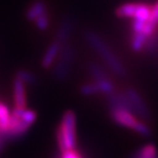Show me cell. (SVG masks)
<instances>
[{
	"label": "cell",
	"mask_w": 158,
	"mask_h": 158,
	"mask_svg": "<svg viewBox=\"0 0 158 158\" xmlns=\"http://www.w3.org/2000/svg\"><path fill=\"white\" fill-rule=\"evenodd\" d=\"M107 100H108L110 108H122V109L129 110V111L132 112L131 105V103H129V100L127 96H126L125 91L122 93V91L114 90L113 93L109 94L108 96H107Z\"/></svg>",
	"instance_id": "10"
},
{
	"label": "cell",
	"mask_w": 158,
	"mask_h": 158,
	"mask_svg": "<svg viewBox=\"0 0 158 158\" xmlns=\"http://www.w3.org/2000/svg\"><path fill=\"white\" fill-rule=\"evenodd\" d=\"M110 115L117 124L134 129L135 132L143 137H149L151 135V129L149 126L144 121L139 120L135 113L129 110L122 108H110Z\"/></svg>",
	"instance_id": "3"
},
{
	"label": "cell",
	"mask_w": 158,
	"mask_h": 158,
	"mask_svg": "<svg viewBox=\"0 0 158 158\" xmlns=\"http://www.w3.org/2000/svg\"><path fill=\"white\" fill-rule=\"evenodd\" d=\"M125 94L127 96L129 103L131 105L132 108V112L135 113V115H139L140 117L143 119H146L150 116V112L149 109L145 103L144 99L142 98L139 91H137L135 88H127L125 90Z\"/></svg>",
	"instance_id": "7"
},
{
	"label": "cell",
	"mask_w": 158,
	"mask_h": 158,
	"mask_svg": "<svg viewBox=\"0 0 158 158\" xmlns=\"http://www.w3.org/2000/svg\"><path fill=\"white\" fill-rule=\"evenodd\" d=\"M62 46H63V44L56 39H55L49 44L42 56V60H41V66H42L44 69H49L52 67V65L55 64L56 58H58Z\"/></svg>",
	"instance_id": "8"
},
{
	"label": "cell",
	"mask_w": 158,
	"mask_h": 158,
	"mask_svg": "<svg viewBox=\"0 0 158 158\" xmlns=\"http://www.w3.org/2000/svg\"><path fill=\"white\" fill-rule=\"evenodd\" d=\"M146 40H147V36H145L144 34L132 32V35L131 38V48L132 52H141L145 47Z\"/></svg>",
	"instance_id": "13"
},
{
	"label": "cell",
	"mask_w": 158,
	"mask_h": 158,
	"mask_svg": "<svg viewBox=\"0 0 158 158\" xmlns=\"http://www.w3.org/2000/svg\"><path fill=\"white\" fill-rule=\"evenodd\" d=\"M44 12H47V5L43 0H35L32 2L26 11V19L30 22H34Z\"/></svg>",
	"instance_id": "12"
},
{
	"label": "cell",
	"mask_w": 158,
	"mask_h": 158,
	"mask_svg": "<svg viewBox=\"0 0 158 158\" xmlns=\"http://www.w3.org/2000/svg\"><path fill=\"white\" fill-rule=\"evenodd\" d=\"M36 113L33 111V110H30V109H25L23 113H22V116H21V118L23 121L25 122H27L28 124H30V125H32L34 122H35V120H36Z\"/></svg>",
	"instance_id": "20"
},
{
	"label": "cell",
	"mask_w": 158,
	"mask_h": 158,
	"mask_svg": "<svg viewBox=\"0 0 158 158\" xmlns=\"http://www.w3.org/2000/svg\"><path fill=\"white\" fill-rule=\"evenodd\" d=\"M152 7H153V8H155L156 10H158V1H157L154 5H152Z\"/></svg>",
	"instance_id": "22"
},
{
	"label": "cell",
	"mask_w": 158,
	"mask_h": 158,
	"mask_svg": "<svg viewBox=\"0 0 158 158\" xmlns=\"http://www.w3.org/2000/svg\"><path fill=\"white\" fill-rule=\"evenodd\" d=\"M56 141L62 152L76 147V115L71 110L63 115L56 132Z\"/></svg>",
	"instance_id": "2"
},
{
	"label": "cell",
	"mask_w": 158,
	"mask_h": 158,
	"mask_svg": "<svg viewBox=\"0 0 158 158\" xmlns=\"http://www.w3.org/2000/svg\"><path fill=\"white\" fill-rule=\"evenodd\" d=\"M14 103L15 109L24 110L27 107L26 84L17 77L14 80Z\"/></svg>",
	"instance_id": "9"
},
{
	"label": "cell",
	"mask_w": 158,
	"mask_h": 158,
	"mask_svg": "<svg viewBox=\"0 0 158 158\" xmlns=\"http://www.w3.org/2000/svg\"><path fill=\"white\" fill-rule=\"evenodd\" d=\"M151 7L146 3L127 2L118 6L115 10V15L121 19H131L137 21H147L150 17Z\"/></svg>",
	"instance_id": "5"
},
{
	"label": "cell",
	"mask_w": 158,
	"mask_h": 158,
	"mask_svg": "<svg viewBox=\"0 0 158 158\" xmlns=\"http://www.w3.org/2000/svg\"><path fill=\"white\" fill-rule=\"evenodd\" d=\"M15 77L22 80L25 84H34L36 82V77L33 73L27 70H20L18 71Z\"/></svg>",
	"instance_id": "18"
},
{
	"label": "cell",
	"mask_w": 158,
	"mask_h": 158,
	"mask_svg": "<svg viewBox=\"0 0 158 158\" xmlns=\"http://www.w3.org/2000/svg\"><path fill=\"white\" fill-rule=\"evenodd\" d=\"M73 28H74V23L70 18H66L64 19L56 31V39L60 41L62 44L67 43L68 39L70 38L72 32H73Z\"/></svg>",
	"instance_id": "11"
},
{
	"label": "cell",
	"mask_w": 158,
	"mask_h": 158,
	"mask_svg": "<svg viewBox=\"0 0 158 158\" xmlns=\"http://www.w3.org/2000/svg\"><path fill=\"white\" fill-rule=\"evenodd\" d=\"M85 39L89 46L94 50V52L100 56L107 67L113 73L119 77H124L126 75V69L119 59V56L113 52L108 43L101 37L99 34L93 31H88L85 33Z\"/></svg>",
	"instance_id": "1"
},
{
	"label": "cell",
	"mask_w": 158,
	"mask_h": 158,
	"mask_svg": "<svg viewBox=\"0 0 158 158\" xmlns=\"http://www.w3.org/2000/svg\"><path fill=\"white\" fill-rule=\"evenodd\" d=\"M157 47H158V36L156 33H153L152 35L147 37L146 44H145L144 49L146 50L147 52L152 53L154 52H156Z\"/></svg>",
	"instance_id": "19"
},
{
	"label": "cell",
	"mask_w": 158,
	"mask_h": 158,
	"mask_svg": "<svg viewBox=\"0 0 158 158\" xmlns=\"http://www.w3.org/2000/svg\"><path fill=\"white\" fill-rule=\"evenodd\" d=\"M88 71L94 78V81L98 84L100 88V93L108 96L109 94L115 90V86L112 80L107 76L105 70L97 63L91 62L88 65Z\"/></svg>",
	"instance_id": "6"
},
{
	"label": "cell",
	"mask_w": 158,
	"mask_h": 158,
	"mask_svg": "<svg viewBox=\"0 0 158 158\" xmlns=\"http://www.w3.org/2000/svg\"><path fill=\"white\" fill-rule=\"evenodd\" d=\"M9 117H10V111L7 106L0 102V134L4 135L8 131Z\"/></svg>",
	"instance_id": "14"
},
{
	"label": "cell",
	"mask_w": 158,
	"mask_h": 158,
	"mask_svg": "<svg viewBox=\"0 0 158 158\" xmlns=\"http://www.w3.org/2000/svg\"><path fill=\"white\" fill-rule=\"evenodd\" d=\"M75 59V49L68 43L63 44L53 67V75L58 80H66L70 74Z\"/></svg>",
	"instance_id": "4"
},
{
	"label": "cell",
	"mask_w": 158,
	"mask_h": 158,
	"mask_svg": "<svg viewBox=\"0 0 158 158\" xmlns=\"http://www.w3.org/2000/svg\"><path fill=\"white\" fill-rule=\"evenodd\" d=\"M137 158H157V149L154 145H146L140 150Z\"/></svg>",
	"instance_id": "16"
},
{
	"label": "cell",
	"mask_w": 158,
	"mask_h": 158,
	"mask_svg": "<svg viewBox=\"0 0 158 158\" xmlns=\"http://www.w3.org/2000/svg\"><path fill=\"white\" fill-rule=\"evenodd\" d=\"M62 158H82L75 149L66 150L62 152Z\"/></svg>",
	"instance_id": "21"
},
{
	"label": "cell",
	"mask_w": 158,
	"mask_h": 158,
	"mask_svg": "<svg viewBox=\"0 0 158 158\" xmlns=\"http://www.w3.org/2000/svg\"><path fill=\"white\" fill-rule=\"evenodd\" d=\"M80 93L83 94V96H86V97H90V96H94V94H101L100 88L94 81L88 82V83H85L82 85L80 87Z\"/></svg>",
	"instance_id": "15"
},
{
	"label": "cell",
	"mask_w": 158,
	"mask_h": 158,
	"mask_svg": "<svg viewBox=\"0 0 158 158\" xmlns=\"http://www.w3.org/2000/svg\"><path fill=\"white\" fill-rule=\"evenodd\" d=\"M35 23L36 28L39 31H45L49 28V24H50V20H49V15L47 12H44L41 15H39L38 18L35 19L34 21Z\"/></svg>",
	"instance_id": "17"
}]
</instances>
